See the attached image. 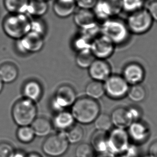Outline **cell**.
<instances>
[{
    "mask_svg": "<svg viewBox=\"0 0 157 157\" xmlns=\"http://www.w3.org/2000/svg\"><path fill=\"white\" fill-rule=\"evenodd\" d=\"M44 45V36L33 31L17 40L16 43L17 50L22 54L38 52L42 50Z\"/></svg>",
    "mask_w": 157,
    "mask_h": 157,
    "instance_id": "10",
    "label": "cell"
},
{
    "mask_svg": "<svg viewBox=\"0 0 157 157\" xmlns=\"http://www.w3.org/2000/svg\"><path fill=\"white\" fill-rule=\"evenodd\" d=\"M48 9L46 0H29L26 13L33 18H40L48 12Z\"/></svg>",
    "mask_w": 157,
    "mask_h": 157,
    "instance_id": "23",
    "label": "cell"
},
{
    "mask_svg": "<svg viewBox=\"0 0 157 157\" xmlns=\"http://www.w3.org/2000/svg\"><path fill=\"white\" fill-rule=\"evenodd\" d=\"M22 92L24 98L36 103L42 98L43 90L39 82L31 80L24 84Z\"/></svg>",
    "mask_w": 157,
    "mask_h": 157,
    "instance_id": "19",
    "label": "cell"
},
{
    "mask_svg": "<svg viewBox=\"0 0 157 157\" xmlns=\"http://www.w3.org/2000/svg\"><path fill=\"white\" fill-rule=\"evenodd\" d=\"M71 107V113L74 120L82 124L94 122L100 113V105L98 101L88 96L77 98Z\"/></svg>",
    "mask_w": 157,
    "mask_h": 157,
    "instance_id": "2",
    "label": "cell"
},
{
    "mask_svg": "<svg viewBox=\"0 0 157 157\" xmlns=\"http://www.w3.org/2000/svg\"><path fill=\"white\" fill-rule=\"evenodd\" d=\"M26 157H42V155L36 152H31L26 155Z\"/></svg>",
    "mask_w": 157,
    "mask_h": 157,
    "instance_id": "41",
    "label": "cell"
},
{
    "mask_svg": "<svg viewBox=\"0 0 157 157\" xmlns=\"http://www.w3.org/2000/svg\"><path fill=\"white\" fill-rule=\"evenodd\" d=\"M145 70L142 64L131 61L123 67L122 76L129 85H135L142 83L145 77Z\"/></svg>",
    "mask_w": 157,
    "mask_h": 157,
    "instance_id": "12",
    "label": "cell"
},
{
    "mask_svg": "<svg viewBox=\"0 0 157 157\" xmlns=\"http://www.w3.org/2000/svg\"><path fill=\"white\" fill-rule=\"evenodd\" d=\"M29 0H3V6L9 13H25Z\"/></svg>",
    "mask_w": 157,
    "mask_h": 157,
    "instance_id": "24",
    "label": "cell"
},
{
    "mask_svg": "<svg viewBox=\"0 0 157 157\" xmlns=\"http://www.w3.org/2000/svg\"><path fill=\"white\" fill-rule=\"evenodd\" d=\"M18 70L13 63L7 62L0 66V78L3 83H10L17 78Z\"/></svg>",
    "mask_w": 157,
    "mask_h": 157,
    "instance_id": "21",
    "label": "cell"
},
{
    "mask_svg": "<svg viewBox=\"0 0 157 157\" xmlns=\"http://www.w3.org/2000/svg\"><path fill=\"white\" fill-rule=\"evenodd\" d=\"M37 108L35 102L24 98L17 101L12 109V117L20 127L30 126L37 118Z\"/></svg>",
    "mask_w": 157,
    "mask_h": 157,
    "instance_id": "4",
    "label": "cell"
},
{
    "mask_svg": "<svg viewBox=\"0 0 157 157\" xmlns=\"http://www.w3.org/2000/svg\"><path fill=\"white\" fill-rule=\"evenodd\" d=\"M26 155L22 151H15L13 157H26Z\"/></svg>",
    "mask_w": 157,
    "mask_h": 157,
    "instance_id": "40",
    "label": "cell"
},
{
    "mask_svg": "<svg viewBox=\"0 0 157 157\" xmlns=\"http://www.w3.org/2000/svg\"><path fill=\"white\" fill-rule=\"evenodd\" d=\"M15 152L11 144L7 142L0 143V157H13Z\"/></svg>",
    "mask_w": 157,
    "mask_h": 157,
    "instance_id": "36",
    "label": "cell"
},
{
    "mask_svg": "<svg viewBox=\"0 0 157 157\" xmlns=\"http://www.w3.org/2000/svg\"><path fill=\"white\" fill-rule=\"evenodd\" d=\"M92 10L97 21L101 23L118 16L122 11L121 0H98Z\"/></svg>",
    "mask_w": 157,
    "mask_h": 157,
    "instance_id": "8",
    "label": "cell"
},
{
    "mask_svg": "<svg viewBox=\"0 0 157 157\" xmlns=\"http://www.w3.org/2000/svg\"><path fill=\"white\" fill-rule=\"evenodd\" d=\"M121 2L122 11L129 14L144 8L146 0H121Z\"/></svg>",
    "mask_w": 157,
    "mask_h": 157,
    "instance_id": "30",
    "label": "cell"
},
{
    "mask_svg": "<svg viewBox=\"0 0 157 157\" xmlns=\"http://www.w3.org/2000/svg\"><path fill=\"white\" fill-rule=\"evenodd\" d=\"M86 93L88 97L95 100L101 98L105 94L103 83L95 80L90 81L86 87Z\"/></svg>",
    "mask_w": 157,
    "mask_h": 157,
    "instance_id": "26",
    "label": "cell"
},
{
    "mask_svg": "<svg viewBox=\"0 0 157 157\" xmlns=\"http://www.w3.org/2000/svg\"><path fill=\"white\" fill-rule=\"evenodd\" d=\"M75 154L76 157H95V150L90 144L82 143L77 146Z\"/></svg>",
    "mask_w": 157,
    "mask_h": 157,
    "instance_id": "34",
    "label": "cell"
},
{
    "mask_svg": "<svg viewBox=\"0 0 157 157\" xmlns=\"http://www.w3.org/2000/svg\"><path fill=\"white\" fill-rule=\"evenodd\" d=\"M76 6L81 9H93L98 0H75Z\"/></svg>",
    "mask_w": 157,
    "mask_h": 157,
    "instance_id": "37",
    "label": "cell"
},
{
    "mask_svg": "<svg viewBox=\"0 0 157 157\" xmlns=\"http://www.w3.org/2000/svg\"><path fill=\"white\" fill-rule=\"evenodd\" d=\"M129 128V135L136 142H143L148 137L149 129L144 123L133 122Z\"/></svg>",
    "mask_w": 157,
    "mask_h": 157,
    "instance_id": "22",
    "label": "cell"
},
{
    "mask_svg": "<svg viewBox=\"0 0 157 157\" xmlns=\"http://www.w3.org/2000/svg\"><path fill=\"white\" fill-rule=\"evenodd\" d=\"M47 28L45 23L40 18H33L31 20L30 31L44 36L46 34Z\"/></svg>",
    "mask_w": 157,
    "mask_h": 157,
    "instance_id": "35",
    "label": "cell"
},
{
    "mask_svg": "<svg viewBox=\"0 0 157 157\" xmlns=\"http://www.w3.org/2000/svg\"><path fill=\"white\" fill-rule=\"evenodd\" d=\"M92 41V39L81 33L74 40V48L78 52L82 51L90 50Z\"/></svg>",
    "mask_w": 157,
    "mask_h": 157,
    "instance_id": "33",
    "label": "cell"
},
{
    "mask_svg": "<svg viewBox=\"0 0 157 157\" xmlns=\"http://www.w3.org/2000/svg\"><path fill=\"white\" fill-rule=\"evenodd\" d=\"M125 21L131 34L135 35H143L148 33L154 22L145 8L129 13Z\"/></svg>",
    "mask_w": 157,
    "mask_h": 157,
    "instance_id": "5",
    "label": "cell"
},
{
    "mask_svg": "<svg viewBox=\"0 0 157 157\" xmlns=\"http://www.w3.org/2000/svg\"><path fill=\"white\" fill-rule=\"evenodd\" d=\"M2 29L8 37L18 40L30 31L31 20L25 13H9L3 21Z\"/></svg>",
    "mask_w": 157,
    "mask_h": 157,
    "instance_id": "3",
    "label": "cell"
},
{
    "mask_svg": "<svg viewBox=\"0 0 157 157\" xmlns=\"http://www.w3.org/2000/svg\"><path fill=\"white\" fill-rule=\"evenodd\" d=\"M151 155L153 157H157V142L154 143L150 149Z\"/></svg>",
    "mask_w": 157,
    "mask_h": 157,
    "instance_id": "39",
    "label": "cell"
},
{
    "mask_svg": "<svg viewBox=\"0 0 157 157\" xmlns=\"http://www.w3.org/2000/svg\"><path fill=\"white\" fill-rule=\"evenodd\" d=\"M16 136L20 142L25 144L33 142L36 136L35 132L31 126L20 127L16 132Z\"/></svg>",
    "mask_w": 157,
    "mask_h": 157,
    "instance_id": "31",
    "label": "cell"
},
{
    "mask_svg": "<svg viewBox=\"0 0 157 157\" xmlns=\"http://www.w3.org/2000/svg\"><path fill=\"white\" fill-rule=\"evenodd\" d=\"M94 122L97 130L105 132L111 129L113 125L110 116L106 113H100Z\"/></svg>",
    "mask_w": 157,
    "mask_h": 157,
    "instance_id": "32",
    "label": "cell"
},
{
    "mask_svg": "<svg viewBox=\"0 0 157 157\" xmlns=\"http://www.w3.org/2000/svg\"><path fill=\"white\" fill-rule=\"evenodd\" d=\"M101 34L107 38L116 47L124 46L129 43L132 34L125 20L118 16L100 23Z\"/></svg>",
    "mask_w": 157,
    "mask_h": 157,
    "instance_id": "1",
    "label": "cell"
},
{
    "mask_svg": "<svg viewBox=\"0 0 157 157\" xmlns=\"http://www.w3.org/2000/svg\"><path fill=\"white\" fill-rule=\"evenodd\" d=\"M65 133L69 143L76 144L83 139L84 130L80 125H74L71 128L66 131Z\"/></svg>",
    "mask_w": 157,
    "mask_h": 157,
    "instance_id": "28",
    "label": "cell"
},
{
    "mask_svg": "<svg viewBox=\"0 0 157 157\" xmlns=\"http://www.w3.org/2000/svg\"><path fill=\"white\" fill-rule=\"evenodd\" d=\"M105 93L113 100H120L127 95L129 85L122 75L111 74L103 83Z\"/></svg>",
    "mask_w": 157,
    "mask_h": 157,
    "instance_id": "9",
    "label": "cell"
},
{
    "mask_svg": "<svg viewBox=\"0 0 157 157\" xmlns=\"http://www.w3.org/2000/svg\"><path fill=\"white\" fill-rule=\"evenodd\" d=\"M69 144L65 132H60L48 136L43 144L42 150L49 157H61L67 151Z\"/></svg>",
    "mask_w": 157,
    "mask_h": 157,
    "instance_id": "6",
    "label": "cell"
},
{
    "mask_svg": "<svg viewBox=\"0 0 157 157\" xmlns=\"http://www.w3.org/2000/svg\"><path fill=\"white\" fill-rule=\"evenodd\" d=\"M88 70L89 75L93 80L102 82L112 74L111 65L107 60L95 59Z\"/></svg>",
    "mask_w": 157,
    "mask_h": 157,
    "instance_id": "13",
    "label": "cell"
},
{
    "mask_svg": "<svg viewBox=\"0 0 157 157\" xmlns=\"http://www.w3.org/2000/svg\"><path fill=\"white\" fill-rule=\"evenodd\" d=\"M73 20L76 26L81 30H86L100 23L97 21L93 11L91 9H81L75 11Z\"/></svg>",
    "mask_w": 157,
    "mask_h": 157,
    "instance_id": "15",
    "label": "cell"
},
{
    "mask_svg": "<svg viewBox=\"0 0 157 157\" xmlns=\"http://www.w3.org/2000/svg\"><path fill=\"white\" fill-rule=\"evenodd\" d=\"M129 98L135 102H140L146 98V92L145 88L140 84L132 85L129 88L127 94Z\"/></svg>",
    "mask_w": 157,
    "mask_h": 157,
    "instance_id": "29",
    "label": "cell"
},
{
    "mask_svg": "<svg viewBox=\"0 0 157 157\" xmlns=\"http://www.w3.org/2000/svg\"><path fill=\"white\" fill-rule=\"evenodd\" d=\"M46 1H48V0H46Z\"/></svg>",
    "mask_w": 157,
    "mask_h": 157,
    "instance_id": "43",
    "label": "cell"
},
{
    "mask_svg": "<svg viewBox=\"0 0 157 157\" xmlns=\"http://www.w3.org/2000/svg\"><path fill=\"white\" fill-rule=\"evenodd\" d=\"M116 48L110 40L101 34L93 40L90 51L95 59L107 60L113 55Z\"/></svg>",
    "mask_w": 157,
    "mask_h": 157,
    "instance_id": "11",
    "label": "cell"
},
{
    "mask_svg": "<svg viewBox=\"0 0 157 157\" xmlns=\"http://www.w3.org/2000/svg\"><path fill=\"white\" fill-rule=\"evenodd\" d=\"M3 82L1 80V79L0 78V93L2 91L3 88Z\"/></svg>",
    "mask_w": 157,
    "mask_h": 157,
    "instance_id": "42",
    "label": "cell"
},
{
    "mask_svg": "<svg viewBox=\"0 0 157 157\" xmlns=\"http://www.w3.org/2000/svg\"><path fill=\"white\" fill-rule=\"evenodd\" d=\"M146 9L153 21L157 22V0H151L147 5Z\"/></svg>",
    "mask_w": 157,
    "mask_h": 157,
    "instance_id": "38",
    "label": "cell"
},
{
    "mask_svg": "<svg viewBox=\"0 0 157 157\" xmlns=\"http://www.w3.org/2000/svg\"><path fill=\"white\" fill-rule=\"evenodd\" d=\"M76 7L75 0H55L53 10L57 17L65 18L74 14Z\"/></svg>",
    "mask_w": 157,
    "mask_h": 157,
    "instance_id": "18",
    "label": "cell"
},
{
    "mask_svg": "<svg viewBox=\"0 0 157 157\" xmlns=\"http://www.w3.org/2000/svg\"><path fill=\"white\" fill-rule=\"evenodd\" d=\"M110 117L113 124L115 125L117 128L124 129L129 128L133 122L137 117L136 110H129L124 107H118L113 111Z\"/></svg>",
    "mask_w": 157,
    "mask_h": 157,
    "instance_id": "14",
    "label": "cell"
},
{
    "mask_svg": "<svg viewBox=\"0 0 157 157\" xmlns=\"http://www.w3.org/2000/svg\"><path fill=\"white\" fill-rule=\"evenodd\" d=\"M128 135L123 129L114 130L108 137V147L115 152H120L127 148Z\"/></svg>",
    "mask_w": 157,
    "mask_h": 157,
    "instance_id": "16",
    "label": "cell"
},
{
    "mask_svg": "<svg viewBox=\"0 0 157 157\" xmlns=\"http://www.w3.org/2000/svg\"><path fill=\"white\" fill-rule=\"evenodd\" d=\"M35 135L39 137L50 135L52 130V123L48 119L43 117H37L31 125Z\"/></svg>",
    "mask_w": 157,
    "mask_h": 157,
    "instance_id": "20",
    "label": "cell"
},
{
    "mask_svg": "<svg viewBox=\"0 0 157 157\" xmlns=\"http://www.w3.org/2000/svg\"><path fill=\"white\" fill-rule=\"evenodd\" d=\"M77 99L76 92L68 85H63L58 88L51 101V107L56 113L65 110Z\"/></svg>",
    "mask_w": 157,
    "mask_h": 157,
    "instance_id": "7",
    "label": "cell"
},
{
    "mask_svg": "<svg viewBox=\"0 0 157 157\" xmlns=\"http://www.w3.org/2000/svg\"><path fill=\"white\" fill-rule=\"evenodd\" d=\"M95 59V57L90 50L78 52L76 55L75 61L78 67L88 69Z\"/></svg>",
    "mask_w": 157,
    "mask_h": 157,
    "instance_id": "27",
    "label": "cell"
},
{
    "mask_svg": "<svg viewBox=\"0 0 157 157\" xmlns=\"http://www.w3.org/2000/svg\"><path fill=\"white\" fill-rule=\"evenodd\" d=\"M51 123L53 128L60 132H65L74 125L75 120L71 112L63 110L57 113Z\"/></svg>",
    "mask_w": 157,
    "mask_h": 157,
    "instance_id": "17",
    "label": "cell"
},
{
    "mask_svg": "<svg viewBox=\"0 0 157 157\" xmlns=\"http://www.w3.org/2000/svg\"><path fill=\"white\" fill-rule=\"evenodd\" d=\"M108 137L105 131L97 130L92 136L91 145L94 150L98 152H103L108 147Z\"/></svg>",
    "mask_w": 157,
    "mask_h": 157,
    "instance_id": "25",
    "label": "cell"
}]
</instances>
